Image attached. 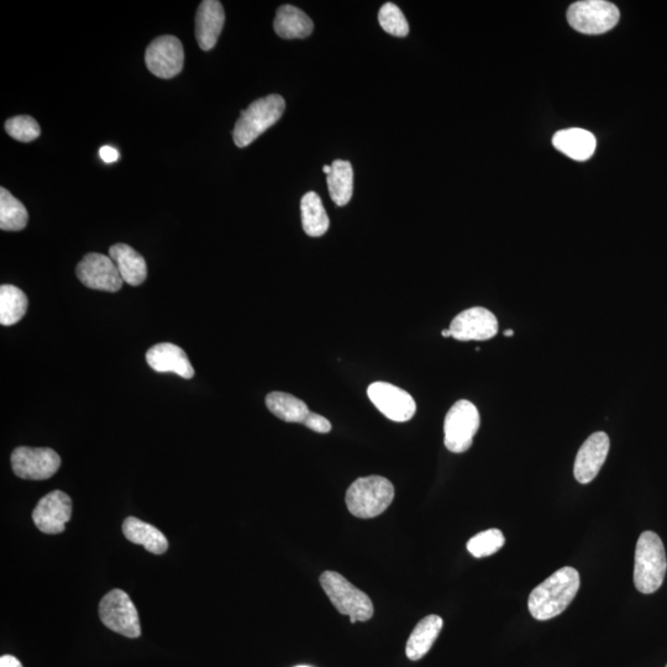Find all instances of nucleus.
<instances>
[{
	"instance_id": "473e14b6",
	"label": "nucleus",
	"mask_w": 667,
	"mask_h": 667,
	"mask_svg": "<svg viewBox=\"0 0 667 667\" xmlns=\"http://www.w3.org/2000/svg\"><path fill=\"white\" fill-rule=\"evenodd\" d=\"M0 667H23L20 661L12 655H4L0 659Z\"/></svg>"
},
{
	"instance_id": "2f4dec72",
	"label": "nucleus",
	"mask_w": 667,
	"mask_h": 667,
	"mask_svg": "<svg viewBox=\"0 0 667 667\" xmlns=\"http://www.w3.org/2000/svg\"><path fill=\"white\" fill-rule=\"evenodd\" d=\"M99 155H101V159L104 162H107V164H113V162L119 159L118 150L114 149L112 146H103L102 149L99 150Z\"/></svg>"
},
{
	"instance_id": "72a5a7b5",
	"label": "nucleus",
	"mask_w": 667,
	"mask_h": 667,
	"mask_svg": "<svg viewBox=\"0 0 667 667\" xmlns=\"http://www.w3.org/2000/svg\"><path fill=\"white\" fill-rule=\"evenodd\" d=\"M323 171H324L325 175L328 176L329 173L332 172V166H324Z\"/></svg>"
},
{
	"instance_id": "bb28decb",
	"label": "nucleus",
	"mask_w": 667,
	"mask_h": 667,
	"mask_svg": "<svg viewBox=\"0 0 667 667\" xmlns=\"http://www.w3.org/2000/svg\"><path fill=\"white\" fill-rule=\"evenodd\" d=\"M29 214L23 203L4 187L0 188V229L20 231L28 225Z\"/></svg>"
},
{
	"instance_id": "20e7f679",
	"label": "nucleus",
	"mask_w": 667,
	"mask_h": 667,
	"mask_svg": "<svg viewBox=\"0 0 667 667\" xmlns=\"http://www.w3.org/2000/svg\"><path fill=\"white\" fill-rule=\"evenodd\" d=\"M285 109V99L278 94H270V96L252 102L248 109L241 112L236 122L233 131L235 145L246 147L254 143L260 135L282 118Z\"/></svg>"
},
{
	"instance_id": "0eeeda50",
	"label": "nucleus",
	"mask_w": 667,
	"mask_h": 667,
	"mask_svg": "<svg viewBox=\"0 0 667 667\" xmlns=\"http://www.w3.org/2000/svg\"><path fill=\"white\" fill-rule=\"evenodd\" d=\"M99 617L105 627L126 638H139L141 635L138 611L128 593L122 590L110 591L102 598Z\"/></svg>"
},
{
	"instance_id": "dca6fc26",
	"label": "nucleus",
	"mask_w": 667,
	"mask_h": 667,
	"mask_svg": "<svg viewBox=\"0 0 667 667\" xmlns=\"http://www.w3.org/2000/svg\"><path fill=\"white\" fill-rule=\"evenodd\" d=\"M146 362L159 374H176L186 380L194 377V369L185 350L171 343H161L147 351Z\"/></svg>"
},
{
	"instance_id": "a211bd4d",
	"label": "nucleus",
	"mask_w": 667,
	"mask_h": 667,
	"mask_svg": "<svg viewBox=\"0 0 667 667\" xmlns=\"http://www.w3.org/2000/svg\"><path fill=\"white\" fill-rule=\"evenodd\" d=\"M110 259L122 276L123 281L130 286H140L147 277V266L143 256L126 244L113 245L109 249Z\"/></svg>"
},
{
	"instance_id": "f03ea898",
	"label": "nucleus",
	"mask_w": 667,
	"mask_h": 667,
	"mask_svg": "<svg viewBox=\"0 0 667 667\" xmlns=\"http://www.w3.org/2000/svg\"><path fill=\"white\" fill-rule=\"evenodd\" d=\"M667 560L663 540L654 532L640 535L635 549L634 584L639 592L650 595L663 585Z\"/></svg>"
},
{
	"instance_id": "4c0bfd02",
	"label": "nucleus",
	"mask_w": 667,
	"mask_h": 667,
	"mask_svg": "<svg viewBox=\"0 0 667 667\" xmlns=\"http://www.w3.org/2000/svg\"><path fill=\"white\" fill-rule=\"evenodd\" d=\"M666 667H667V665H666Z\"/></svg>"
},
{
	"instance_id": "412c9836",
	"label": "nucleus",
	"mask_w": 667,
	"mask_h": 667,
	"mask_svg": "<svg viewBox=\"0 0 667 667\" xmlns=\"http://www.w3.org/2000/svg\"><path fill=\"white\" fill-rule=\"evenodd\" d=\"M273 28L282 39H304L313 33L314 24L301 9L293 5H282L277 10Z\"/></svg>"
},
{
	"instance_id": "393cba45",
	"label": "nucleus",
	"mask_w": 667,
	"mask_h": 667,
	"mask_svg": "<svg viewBox=\"0 0 667 667\" xmlns=\"http://www.w3.org/2000/svg\"><path fill=\"white\" fill-rule=\"evenodd\" d=\"M302 225L304 231L312 238H319L327 233L330 220L322 199L315 192H308L301 201Z\"/></svg>"
},
{
	"instance_id": "6ab92c4d",
	"label": "nucleus",
	"mask_w": 667,
	"mask_h": 667,
	"mask_svg": "<svg viewBox=\"0 0 667 667\" xmlns=\"http://www.w3.org/2000/svg\"><path fill=\"white\" fill-rule=\"evenodd\" d=\"M553 144L559 151L576 161H586L596 150V138L590 131L572 128L558 131Z\"/></svg>"
},
{
	"instance_id": "9b49d317",
	"label": "nucleus",
	"mask_w": 667,
	"mask_h": 667,
	"mask_svg": "<svg viewBox=\"0 0 667 667\" xmlns=\"http://www.w3.org/2000/svg\"><path fill=\"white\" fill-rule=\"evenodd\" d=\"M367 396L383 416L396 423L408 422L417 412V404L408 392L387 382H375Z\"/></svg>"
},
{
	"instance_id": "cd10ccee",
	"label": "nucleus",
	"mask_w": 667,
	"mask_h": 667,
	"mask_svg": "<svg viewBox=\"0 0 667 667\" xmlns=\"http://www.w3.org/2000/svg\"><path fill=\"white\" fill-rule=\"evenodd\" d=\"M504 535L500 529H488L475 535L467 543V550L477 559L487 558L503 548Z\"/></svg>"
},
{
	"instance_id": "c85d7f7f",
	"label": "nucleus",
	"mask_w": 667,
	"mask_h": 667,
	"mask_svg": "<svg viewBox=\"0 0 667 667\" xmlns=\"http://www.w3.org/2000/svg\"><path fill=\"white\" fill-rule=\"evenodd\" d=\"M378 21L386 33L397 36V38H404L409 33L408 21L396 4L382 5L378 13Z\"/></svg>"
},
{
	"instance_id": "423d86ee",
	"label": "nucleus",
	"mask_w": 667,
	"mask_h": 667,
	"mask_svg": "<svg viewBox=\"0 0 667 667\" xmlns=\"http://www.w3.org/2000/svg\"><path fill=\"white\" fill-rule=\"evenodd\" d=\"M481 424L480 413L474 403L461 399L450 408L444 423V443L451 453L469 450Z\"/></svg>"
},
{
	"instance_id": "39448f33",
	"label": "nucleus",
	"mask_w": 667,
	"mask_h": 667,
	"mask_svg": "<svg viewBox=\"0 0 667 667\" xmlns=\"http://www.w3.org/2000/svg\"><path fill=\"white\" fill-rule=\"evenodd\" d=\"M325 593L340 614L350 617L351 623L367 622L374 617L371 598L335 571H325L319 579Z\"/></svg>"
},
{
	"instance_id": "f8f14e48",
	"label": "nucleus",
	"mask_w": 667,
	"mask_h": 667,
	"mask_svg": "<svg viewBox=\"0 0 667 667\" xmlns=\"http://www.w3.org/2000/svg\"><path fill=\"white\" fill-rule=\"evenodd\" d=\"M76 273L78 280L92 290L118 292L124 283L110 256L97 252L84 256L77 266Z\"/></svg>"
},
{
	"instance_id": "4468645a",
	"label": "nucleus",
	"mask_w": 667,
	"mask_h": 667,
	"mask_svg": "<svg viewBox=\"0 0 667 667\" xmlns=\"http://www.w3.org/2000/svg\"><path fill=\"white\" fill-rule=\"evenodd\" d=\"M71 517V498L62 491H52L42 497L33 512L36 527L45 534L62 533Z\"/></svg>"
},
{
	"instance_id": "7c9ffc66",
	"label": "nucleus",
	"mask_w": 667,
	"mask_h": 667,
	"mask_svg": "<svg viewBox=\"0 0 667 667\" xmlns=\"http://www.w3.org/2000/svg\"><path fill=\"white\" fill-rule=\"evenodd\" d=\"M304 425H306L307 428L312 429L313 432L319 434H327L332 430V424H330L327 418L319 416V414L313 412L309 414Z\"/></svg>"
},
{
	"instance_id": "4be33fe9",
	"label": "nucleus",
	"mask_w": 667,
	"mask_h": 667,
	"mask_svg": "<svg viewBox=\"0 0 667 667\" xmlns=\"http://www.w3.org/2000/svg\"><path fill=\"white\" fill-rule=\"evenodd\" d=\"M443 626V619L435 616V614L422 619L408 639L406 648L407 658L412 661L424 658L428 654V651L432 649L435 640L438 639Z\"/></svg>"
},
{
	"instance_id": "7ed1b4c3",
	"label": "nucleus",
	"mask_w": 667,
	"mask_h": 667,
	"mask_svg": "<svg viewBox=\"0 0 667 667\" xmlns=\"http://www.w3.org/2000/svg\"><path fill=\"white\" fill-rule=\"evenodd\" d=\"M395 500V487L382 476L357 479L346 492V506L353 516L370 519L381 516Z\"/></svg>"
},
{
	"instance_id": "b1692460",
	"label": "nucleus",
	"mask_w": 667,
	"mask_h": 667,
	"mask_svg": "<svg viewBox=\"0 0 667 667\" xmlns=\"http://www.w3.org/2000/svg\"><path fill=\"white\" fill-rule=\"evenodd\" d=\"M330 198L336 206L344 207L353 198L354 170L349 161L336 160L327 176Z\"/></svg>"
},
{
	"instance_id": "c756f323",
	"label": "nucleus",
	"mask_w": 667,
	"mask_h": 667,
	"mask_svg": "<svg viewBox=\"0 0 667 667\" xmlns=\"http://www.w3.org/2000/svg\"><path fill=\"white\" fill-rule=\"evenodd\" d=\"M5 130L13 139L25 144L38 139L41 134L38 122L29 115L10 118L5 122Z\"/></svg>"
},
{
	"instance_id": "f257e3e1",
	"label": "nucleus",
	"mask_w": 667,
	"mask_h": 667,
	"mask_svg": "<svg viewBox=\"0 0 667 667\" xmlns=\"http://www.w3.org/2000/svg\"><path fill=\"white\" fill-rule=\"evenodd\" d=\"M580 574L574 567H563L530 593L528 608L537 621L560 616L580 590Z\"/></svg>"
},
{
	"instance_id": "c9c22d12",
	"label": "nucleus",
	"mask_w": 667,
	"mask_h": 667,
	"mask_svg": "<svg viewBox=\"0 0 667 667\" xmlns=\"http://www.w3.org/2000/svg\"><path fill=\"white\" fill-rule=\"evenodd\" d=\"M513 335H514L513 330H506V332H504V336H507V338H509V336H513Z\"/></svg>"
},
{
	"instance_id": "6e6552de",
	"label": "nucleus",
	"mask_w": 667,
	"mask_h": 667,
	"mask_svg": "<svg viewBox=\"0 0 667 667\" xmlns=\"http://www.w3.org/2000/svg\"><path fill=\"white\" fill-rule=\"evenodd\" d=\"M616 5L605 0H584L572 4L567 12L570 25L582 34L597 35L607 33L619 21Z\"/></svg>"
},
{
	"instance_id": "5701e85b",
	"label": "nucleus",
	"mask_w": 667,
	"mask_h": 667,
	"mask_svg": "<svg viewBox=\"0 0 667 667\" xmlns=\"http://www.w3.org/2000/svg\"><path fill=\"white\" fill-rule=\"evenodd\" d=\"M266 406L269 411L287 423H306L309 414V408L302 399L290 395L286 392H271L266 397Z\"/></svg>"
},
{
	"instance_id": "1a4fd4ad",
	"label": "nucleus",
	"mask_w": 667,
	"mask_h": 667,
	"mask_svg": "<svg viewBox=\"0 0 667 667\" xmlns=\"http://www.w3.org/2000/svg\"><path fill=\"white\" fill-rule=\"evenodd\" d=\"M145 61L149 71L156 77L170 80L180 75L185 65L182 42L176 36H160L147 47Z\"/></svg>"
},
{
	"instance_id": "2eb2a0df",
	"label": "nucleus",
	"mask_w": 667,
	"mask_h": 667,
	"mask_svg": "<svg viewBox=\"0 0 667 667\" xmlns=\"http://www.w3.org/2000/svg\"><path fill=\"white\" fill-rule=\"evenodd\" d=\"M609 438L606 433L597 432L592 434L577 453L574 474L576 480L587 485L596 479L608 456Z\"/></svg>"
},
{
	"instance_id": "f704fd0d",
	"label": "nucleus",
	"mask_w": 667,
	"mask_h": 667,
	"mask_svg": "<svg viewBox=\"0 0 667 667\" xmlns=\"http://www.w3.org/2000/svg\"><path fill=\"white\" fill-rule=\"evenodd\" d=\"M441 335H443L444 338H449V336H451L450 329L443 330V333H441Z\"/></svg>"
},
{
	"instance_id": "ddd939ff",
	"label": "nucleus",
	"mask_w": 667,
	"mask_h": 667,
	"mask_svg": "<svg viewBox=\"0 0 667 667\" xmlns=\"http://www.w3.org/2000/svg\"><path fill=\"white\" fill-rule=\"evenodd\" d=\"M449 329L456 340H490L498 333V320L488 309L475 307L456 315Z\"/></svg>"
},
{
	"instance_id": "9d476101",
	"label": "nucleus",
	"mask_w": 667,
	"mask_h": 667,
	"mask_svg": "<svg viewBox=\"0 0 667 667\" xmlns=\"http://www.w3.org/2000/svg\"><path fill=\"white\" fill-rule=\"evenodd\" d=\"M14 474L24 480H47L59 471L61 458L49 448L21 446L12 454Z\"/></svg>"
},
{
	"instance_id": "f3484780",
	"label": "nucleus",
	"mask_w": 667,
	"mask_h": 667,
	"mask_svg": "<svg viewBox=\"0 0 667 667\" xmlns=\"http://www.w3.org/2000/svg\"><path fill=\"white\" fill-rule=\"evenodd\" d=\"M225 23L223 4L218 0H204L196 15V38L203 51L214 49Z\"/></svg>"
},
{
	"instance_id": "e433bc0d",
	"label": "nucleus",
	"mask_w": 667,
	"mask_h": 667,
	"mask_svg": "<svg viewBox=\"0 0 667 667\" xmlns=\"http://www.w3.org/2000/svg\"><path fill=\"white\" fill-rule=\"evenodd\" d=\"M297 667H308V666H297Z\"/></svg>"
},
{
	"instance_id": "a878e982",
	"label": "nucleus",
	"mask_w": 667,
	"mask_h": 667,
	"mask_svg": "<svg viewBox=\"0 0 667 667\" xmlns=\"http://www.w3.org/2000/svg\"><path fill=\"white\" fill-rule=\"evenodd\" d=\"M28 311V297L12 285L0 287V324L10 327L20 322Z\"/></svg>"
},
{
	"instance_id": "aec40b11",
	"label": "nucleus",
	"mask_w": 667,
	"mask_h": 667,
	"mask_svg": "<svg viewBox=\"0 0 667 667\" xmlns=\"http://www.w3.org/2000/svg\"><path fill=\"white\" fill-rule=\"evenodd\" d=\"M123 533L129 542L143 545L149 553L165 554L168 549L167 538L161 530L135 517L126 518L123 523Z\"/></svg>"
}]
</instances>
